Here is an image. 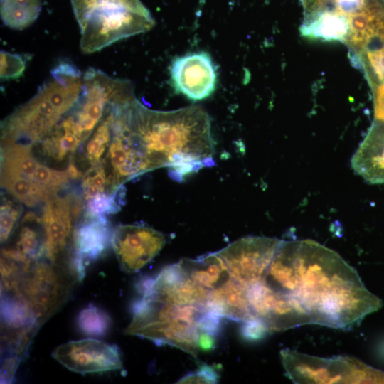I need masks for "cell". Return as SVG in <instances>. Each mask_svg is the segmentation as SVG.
<instances>
[{
	"label": "cell",
	"mask_w": 384,
	"mask_h": 384,
	"mask_svg": "<svg viewBox=\"0 0 384 384\" xmlns=\"http://www.w3.org/2000/svg\"><path fill=\"white\" fill-rule=\"evenodd\" d=\"M124 130L127 146L148 171L168 167L174 179L182 180L214 164L211 121L200 106L159 111L136 98L126 109Z\"/></svg>",
	"instance_id": "1"
},
{
	"label": "cell",
	"mask_w": 384,
	"mask_h": 384,
	"mask_svg": "<svg viewBox=\"0 0 384 384\" xmlns=\"http://www.w3.org/2000/svg\"><path fill=\"white\" fill-rule=\"evenodd\" d=\"M82 80L75 65L60 61L36 94L3 120L1 140L33 146L43 139L76 105Z\"/></svg>",
	"instance_id": "2"
},
{
	"label": "cell",
	"mask_w": 384,
	"mask_h": 384,
	"mask_svg": "<svg viewBox=\"0 0 384 384\" xmlns=\"http://www.w3.org/2000/svg\"><path fill=\"white\" fill-rule=\"evenodd\" d=\"M132 312L124 334L159 346L178 348L194 358L198 354L199 332L214 333L220 326V316L205 306L177 304L146 296L134 303Z\"/></svg>",
	"instance_id": "3"
},
{
	"label": "cell",
	"mask_w": 384,
	"mask_h": 384,
	"mask_svg": "<svg viewBox=\"0 0 384 384\" xmlns=\"http://www.w3.org/2000/svg\"><path fill=\"white\" fill-rule=\"evenodd\" d=\"M78 23L80 48L92 53L149 31L155 22L140 0H71Z\"/></svg>",
	"instance_id": "4"
},
{
	"label": "cell",
	"mask_w": 384,
	"mask_h": 384,
	"mask_svg": "<svg viewBox=\"0 0 384 384\" xmlns=\"http://www.w3.org/2000/svg\"><path fill=\"white\" fill-rule=\"evenodd\" d=\"M73 178L66 168L49 167L34 155L32 145L1 142V186L28 207L46 203L65 189Z\"/></svg>",
	"instance_id": "5"
},
{
	"label": "cell",
	"mask_w": 384,
	"mask_h": 384,
	"mask_svg": "<svg viewBox=\"0 0 384 384\" xmlns=\"http://www.w3.org/2000/svg\"><path fill=\"white\" fill-rule=\"evenodd\" d=\"M280 356L295 383H384V371L352 357L319 358L287 348Z\"/></svg>",
	"instance_id": "6"
},
{
	"label": "cell",
	"mask_w": 384,
	"mask_h": 384,
	"mask_svg": "<svg viewBox=\"0 0 384 384\" xmlns=\"http://www.w3.org/2000/svg\"><path fill=\"white\" fill-rule=\"evenodd\" d=\"M280 240L274 238L247 236L216 253L225 262L231 277L247 288L260 281Z\"/></svg>",
	"instance_id": "7"
},
{
	"label": "cell",
	"mask_w": 384,
	"mask_h": 384,
	"mask_svg": "<svg viewBox=\"0 0 384 384\" xmlns=\"http://www.w3.org/2000/svg\"><path fill=\"white\" fill-rule=\"evenodd\" d=\"M111 243L121 269L133 273L159 254L166 244V238L146 225H119L112 232Z\"/></svg>",
	"instance_id": "8"
},
{
	"label": "cell",
	"mask_w": 384,
	"mask_h": 384,
	"mask_svg": "<svg viewBox=\"0 0 384 384\" xmlns=\"http://www.w3.org/2000/svg\"><path fill=\"white\" fill-rule=\"evenodd\" d=\"M82 208V199L74 191L55 196L44 203L41 219L46 235L45 254L50 261H56L73 239L74 223Z\"/></svg>",
	"instance_id": "9"
},
{
	"label": "cell",
	"mask_w": 384,
	"mask_h": 384,
	"mask_svg": "<svg viewBox=\"0 0 384 384\" xmlns=\"http://www.w3.org/2000/svg\"><path fill=\"white\" fill-rule=\"evenodd\" d=\"M52 356L68 370L80 374L122 368L119 348L115 345L95 338L63 343L53 351Z\"/></svg>",
	"instance_id": "10"
},
{
	"label": "cell",
	"mask_w": 384,
	"mask_h": 384,
	"mask_svg": "<svg viewBox=\"0 0 384 384\" xmlns=\"http://www.w3.org/2000/svg\"><path fill=\"white\" fill-rule=\"evenodd\" d=\"M169 70L176 92L192 101L206 99L215 90L216 69L206 52L190 53L174 58Z\"/></svg>",
	"instance_id": "11"
},
{
	"label": "cell",
	"mask_w": 384,
	"mask_h": 384,
	"mask_svg": "<svg viewBox=\"0 0 384 384\" xmlns=\"http://www.w3.org/2000/svg\"><path fill=\"white\" fill-rule=\"evenodd\" d=\"M140 286L142 296L208 308L210 291L190 279L178 262L164 267L154 277L144 279Z\"/></svg>",
	"instance_id": "12"
},
{
	"label": "cell",
	"mask_w": 384,
	"mask_h": 384,
	"mask_svg": "<svg viewBox=\"0 0 384 384\" xmlns=\"http://www.w3.org/2000/svg\"><path fill=\"white\" fill-rule=\"evenodd\" d=\"M58 272L46 264L34 267L23 288L19 299L37 317L49 315L59 305L63 295V284Z\"/></svg>",
	"instance_id": "13"
},
{
	"label": "cell",
	"mask_w": 384,
	"mask_h": 384,
	"mask_svg": "<svg viewBox=\"0 0 384 384\" xmlns=\"http://www.w3.org/2000/svg\"><path fill=\"white\" fill-rule=\"evenodd\" d=\"M112 235L105 215H85V219L75 228L73 239V264L80 279L84 273V262L99 257L112 241Z\"/></svg>",
	"instance_id": "14"
},
{
	"label": "cell",
	"mask_w": 384,
	"mask_h": 384,
	"mask_svg": "<svg viewBox=\"0 0 384 384\" xmlns=\"http://www.w3.org/2000/svg\"><path fill=\"white\" fill-rule=\"evenodd\" d=\"M349 32L345 41L359 55L373 41H384V3L368 0L358 10L347 15Z\"/></svg>",
	"instance_id": "15"
},
{
	"label": "cell",
	"mask_w": 384,
	"mask_h": 384,
	"mask_svg": "<svg viewBox=\"0 0 384 384\" xmlns=\"http://www.w3.org/2000/svg\"><path fill=\"white\" fill-rule=\"evenodd\" d=\"M355 172L370 183H384V123L374 122L351 160Z\"/></svg>",
	"instance_id": "16"
},
{
	"label": "cell",
	"mask_w": 384,
	"mask_h": 384,
	"mask_svg": "<svg viewBox=\"0 0 384 384\" xmlns=\"http://www.w3.org/2000/svg\"><path fill=\"white\" fill-rule=\"evenodd\" d=\"M85 141L68 113L43 139L36 143L41 154L55 163L68 161V164Z\"/></svg>",
	"instance_id": "17"
},
{
	"label": "cell",
	"mask_w": 384,
	"mask_h": 384,
	"mask_svg": "<svg viewBox=\"0 0 384 384\" xmlns=\"http://www.w3.org/2000/svg\"><path fill=\"white\" fill-rule=\"evenodd\" d=\"M207 306L222 319L242 323L252 319L247 289L232 277L210 291Z\"/></svg>",
	"instance_id": "18"
},
{
	"label": "cell",
	"mask_w": 384,
	"mask_h": 384,
	"mask_svg": "<svg viewBox=\"0 0 384 384\" xmlns=\"http://www.w3.org/2000/svg\"><path fill=\"white\" fill-rule=\"evenodd\" d=\"M2 252L23 262H31L45 254L46 235L41 218L28 212L21 222L15 248Z\"/></svg>",
	"instance_id": "19"
},
{
	"label": "cell",
	"mask_w": 384,
	"mask_h": 384,
	"mask_svg": "<svg viewBox=\"0 0 384 384\" xmlns=\"http://www.w3.org/2000/svg\"><path fill=\"white\" fill-rule=\"evenodd\" d=\"M178 263L190 279L208 291L222 286L231 278L225 262L216 252L196 259L183 258Z\"/></svg>",
	"instance_id": "20"
},
{
	"label": "cell",
	"mask_w": 384,
	"mask_h": 384,
	"mask_svg": "<svg viewBox=\"0 0 384 384\" xmlns=\"http://www.w3.org/2000/svg\"><path fill=\"white\" fill-rule=\"evenodd\" d=\"M301 31L306 37L345 42L349 32L348 17L334 9H323L307 14Z\"/></svg>",
	"instance_id": "21"
},
{
	"label": "cell",
	"mask_w": 384,
	"mask_h": 384,
	"mask_svg": "<svg viewBox=\"0 0 384 384\" xmlns=\"http://www.w3.org/2000/svg\"><path fill=\"white\" fill-rule=\"evenodd\" d=\"M128 97H129V95L123 96L109 105L104 117L87 139L84 149V157L90 167L102 161V156L110 144L115 104Z\"/></svg>",
	"instance_id": "22"
},
{
	"label": "cell",
	"mask_w": 384,
	"mask_h": 384,
	"mask_svg": "<svg viewBox=\"0 0 384 384\" xmlns=\"http://www.w3.org/2000/svg\"><path fill=\"white\" fill-rule=\"evenodd\" d=\"M41 10V0H1V18L4 25L15 30L31 26Z\"/></svg>",
	"instance_id": "23"
},
{
	"label": "cell",
	"mask_w": 384,
	"mask_h": 384,
	"mask_svg": "<svg viewBox=\"0 0 384 384\" xmlns=\"http://www.w3.org/2000/svg\"><path fill=\"white\" fill-rule=\"evenodd\" d=\"M79 329L85 334L101 336L106 334L111 325V319L102 309L90 305L78 316Z\"/></svg>",
	"instance_id": "24"
},
{
	"label": "cell",
	"mask_w": 384,
	"mask_h": 384,
	"mask_svg": "<svg viewBox=\"0 0 384 384\" xmlns=\"http://www.w3.org/2000/svg\"><path fill=\"white\" fill-rule=\"evenodd\" d=\"M82 179V193L85 200L100 193L112 194L107 174L102 162L90 167Z\"/></svg>",
	"instance_id": "25"
},
{
	"label": "cell",
	"mask_w": 384,
	"mask_h": 384,
	"mask_svg": "<svg viewBox=\"0 0 384 384\" xmlns=\"http://www.w3.org/2000/svg\"><path fill=\"white\" fill-rule=\"evenodd\" d=\"M122 187L114 193H100L87 200L85 214L89 216H102L115 213L122 204Z\"/></svg>",
	"instance_id": "26"
},
{
	"label": "cell",
	"mask_w": 384,
	"mask_h": 384,
	"mask_svg": "<svg viewBox=\"0 0 384 384\" xmlns=\"http://www.w3.org/2000/svg\"><path fill=\"white\" fill-rule=\"evenodd\" d=\"M23 212L21 202L15 198H1V242H5L17 225Z\"/></svg>",
	"instance_id": "27"
},
{
	"label": "cell",
	"mask_w": 384,
	"mask_h": 384,
	"mask_svg": "<svg viewBox=\"0 0 384 384\" xmlns=\"http://www.w3.org/2000/svg\"><path fill=\"white\" fill-rule=\"evenodd\" d=\"M1 79L8 80L21 77L25 69L26 59L18 54L1 51Z\"/></svg>",
	"instance_id": "28"
},
{
	"label": "cell",
	"mask_w": 384,
	"mask_h": 384,
	"mask_svg": "<svg viewBox=\"0 0 384 384\" xmlns=\"http://www.w3.org/2000/svg\"><path fill=\"white\" fill-rule=\"evenodd\" d=\"M219 377L213 366L202 364L196 371L184 375L176 383H216Z\"/></svg>",
	"instance_id": "29"
},
{
	"label": "cell",
	"mask_w": 384,
	"mask_h": 384,
	"mask_svg": "<svg viewBox=\"0 0 384 384\" xmlns=\"http://www.w3.org/2000/svg\"><path fill=\"white\" fill-rule=\"evenodd\" d=\"M240 333L244 339L250 341H258L270 334L267 326L257 319L242 322Z\"/></svg>",
	"instance_id": "30"
},
{
	"label": "cell",
	"mask_w": 384,
	"mask_h": 384,
	"mask_svg": "<svg viewBox=\"0 0 384 384\" xmlns=\"http://www.w3.org/2000/svg\"><path fill=\"white\" fill-rule=\"evenodd\" d=\"M216 336L206 331H200L198 336V348L202 351H208L215 346Z\"/></svg>",
	"instance_id": "31"
}]
</instances>
